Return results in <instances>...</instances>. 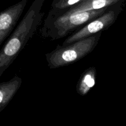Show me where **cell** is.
Segmentation results:
<instances>
[{"label":"cell","mask_w":126,"mask_h":126,"mask_svg":"<svg viewBox=\"0 0 126 126\" xmlns=\"http://www.w3.org/2000/svg\"><path fill=\"white\" fill-rule=\"evenodd\" d=\"M45 0H34L0 50V77L34 36L43 20Z\"/></svg>","instance_id":"obj_1"},{"label":"cell","mask_w":126,"mask_h":126,"mask_svg":"<svg viewBox=\"0 0 126 126\" xmlns=\"http://www.w3.org/2000/svg\"><path fill=\"white\" fill-rule=\"evenodd\" d=\"M109 7L73 13L52 19H45L44 25L41 29V34L44 38L51 40L64 38L105 12Z\"/></svg>","instance_id":"obj_2"},{"label":"cell","mask_w":126,"mask_h":126,"mask_svg":"<svg viewBox=\"0 0 126 126\" xmlns=\"http://www.w3.org/2000/svg\"><path fill=\"white\" fill-rule=\"evenodd\" d=\"M101 36L102 32H99L68 45H58L52 51L46 54L48 66L55 69L77 62L94 50Z\"/></svg>","instance_id":"obj_3"},{"label":"cell","mask_w":126,"mask_h":126,"mask_svg":"<svg viewBox=\"0 0 126 126\" xmlns=\"http://www.w3.org/2000/svg\"><path fill=\"white\" fill-rule=\"evenodd\" d=\"M123 3H118L110 7L105 12L73 32L63 42L62 45H68L108 29L118 19L123 11Z\"/></svg>","instance_id":"obj_4"},{"label":"cell","mask_w":126,"mask_h":126,"mask_svg":"<svg viewBox=\"0 0 126 126\" xmlns=\"http://www.w3.org/2000/svg\"><path fill=\"white\" fill-rule=\"evenodd\" d=\"M27 4L22 0L0 12V46L16 28Z\"/></svg>","instance_id":"obj_5"},{"label":"cell","mask_w":126,"mask_h":126,"mask_svg":"<svg viewBox=\"0 0 126 126\" xmlns=\"http://www.w3.org/2000/svg\"><path fill=\"white\" fill-rule=\"evenodd\" d=\"M22 82V79L16 75L9 81L0 83V113L14 98Z\"/></svg>","instance_id":"obj_6"},{"label":"cell","mask_w":126,"mask_h":126,"mask_svg":"<svg viewBox=\"0 0 126 126\" xmlns=\"http://www.w3.org/2000/svg\"><path fill=\"white\" fill-rule=\"evenodd\" d=\"M124 1L125 0H82L62 16L107 8L116 4L124 3Z\"/></svg>","instance_id":"obj_7"},{"label":"cell","mask_w":126,"mask_h":126,"mask_svg":"<svg viewBox=\"0 0 126 126\" xmlns=\"http://www.w3.org/2000/svg\"><path fill=\"white\" fill-rule=\"evenodd\" d=\"M97 80V70L94 66L86 69L80 76L76 86V92L79 95H87L95 86Z\"/></svg>","instance_id":"obj_8"},{"label":"cell","mask_w":126,"mask_h":126,"mask_svg":"<svg viewBox=\"0 0 126 126\" xmlns=\"http://www.w3.org/2000/svg\"><path fill=\"white\" fill-rule=\"evenodd\" d=\"M81 1L82 0H53L50 9L46 19H52L62 16Z\"/></svg>","instance_id":"obj_9"}]
</instances>
